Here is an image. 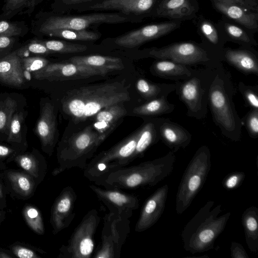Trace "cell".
<instances>
[{
	"label": "cell",
	"instance_id": "cell-26",
	"mask_svg": "<svg viewBox=\"0 0 258 258\" xmlns=\"http://www.w3.org/2000/svg\"><path fill=\"white\" fill-rule=\"evenodd\" d=\"M26 173L32 176L38 184L44 179L47 170L44 157L37 151L20 152L12 159Z\"/></svg>",
	"mask_w": 258,
	"mask_h": 258
},
{
	"label": "cell",
	"instance_id": "cell-19",
	"mask_svg": "<svg viewBox=\"0 0 258 258\" xmlns=\"http://www.w3.org/2000/svg\"><path fill=\"white\" fill-rule=\"evenodd\" d=\"M169 187L165 184L158 188L143 205L135 230L140 232L153 226L162 215L165 207Z\"/></svg>",
	"mask_w": 258,
	"mask_h": 258
},
{
	"label": "cell",
	"instance_id": "cell-39",
	"mask_svg": "<svg viewBox=\"0 0 258 258\" xmlns=\"http://www.w3.org/2000/svg\"><path fill=\"white\" fill-rule=\"evenodd\" d=\"M40 41L51 52L70 53L83 52L87 49V46L73 43L64 41L50 40Z\"/></svg>",
	"mask_w": 258,
	"mask_h": 258
},
{
	"label": "cell",
	"instance_id": "cell-17",
	"mask_svg": "<svg viewBox=\"0 0 258 258\" xmlns=\"http://www.w3.org/2000/svg\"><path fill=\"white\" fill-rule=\"evenodd\" d=\"M89 187L110 212L130 218L139 207V200L136 196L120 189L102 188L96 184L90 185Z\"/></svg>",
	"mask_w": 258,
	"mask_h": 258
},
{
	"label": "cell",
	"instance_id": "cell-38",
	"mask_svg": "<svg viewBox=\"0 0 258 258\" xmlns=\"http://www.w3.org/2000/svg\"><path fill=\"white\" fill-rule=\"evenodd\" d=\"M18 107L17 101L11 97H8L0 100V134L7 137L10 124Z\"/></svg>",
	"mask_w": 258,
	"mask_h": 258
},
{
	"label": "cell",
	"instance_id": "cell-11",
	"mask_svg": "<svg viewBox=\"0 0 258 258\" xmlns=\"http://www.w3.org/2000/svg\"><path fill=\"white\" fill-rule=\"evenodd\" d=\"M149 56L159 59H167L185 64L209 62L217 58L201 43L194 41L175 42L161 47H153L147 50Z\"/></svg>",
	"mask_w": 258,
	"mask_h": 258
},
{
	"label": "cell",
	"instance_id": "cell-49",
	"mask_svg": "<svg viewBox=\"0 0 258 258\" xmlns=\"http://www.w3.org/2000/svg\"><path fill=\"white\" fill-rule=\"evenodd\" d=\"M231 255L233 258H248L243 246L239 243L232 242L231 247Z\"/></svg>",
	"mask_w": 258,
	"mask_h": 258
},
{
	"label": "cell",
	"instance_id": "cell-13",
	"mask_svg": "<svg viewBox=\"0 0 258 258\" xmlns=\"http://www.w3.org/2000/svg\"><path fill=\"white\" fill-rule=\"evenodd\" d=\"M108 72L102 69L73 63H49L43 69L32 74L35 79L63 80L104 76Z\"/></svg>",
	"mask_w": 258,
	"mask_h": 258
},
{
	"label": "cell",
	"instance_id": "cell-21",
	"mask_svg": "<svg viewBox=\"0 0 258 258\" xmlns=\"http://www.w3.org/2000/svg\"><path fill=\"white\" fill-rule=\"evenodd\" d=\"M35 132L40 141L42 150L50 156L57 141L56 115L54 106L50 103L46 102L41 107Z\"/></svg>",
	"mask_w": 258,
	"mask_h": 258
},
{
	"label": "cell",
	"instance_id": "cell-24",
	"mask_svg": "<svg viewBox=\"0 0 258 258\" xmlns=\"http://www.w3.org/2000/svg\"><path fill=\"white\" fill-rule=\"evenodd\" d=\"M252 47L241 46L239 48H225L222 58L245 73L258 74L256 53Z\"/></svg>",
	"mask_w": 258,
	"mask_h": 258
},
{
	"label": "cell",
	"instance_id": "cell-27",
	"mask_svg": "<svg viewBox=\"0 0 258 258\" xmlns=\"http://www.w3.org/2000/svg\"><path fill=\"white\" fill-rule=\"evenodd\" d=\"M159 133L164 144L173 152L180 148H185L191 140V136L186 130L170 121H163L159 127Z\"/></svg>",
	"mask_w": 258,
	"mask_h": 258
},
{
	"label": "cell",
	"instance_id": "cell-32",
	"mask_svg": "<svg viewBox=\"0 0 258 258\" xmlns=\"http://www.w3.org/2000/svg\"><path fill=\"white\" fill-rule=\"evenodd\" d=\"M242 224L245 241L249 249L258 253V209L255 206L247 208L242 215Z\"/></svg>",
	"mask_w": 258,
	"mask_h": 258
},
{
	"label": "cell",
	"instance_id": "cell-37",
	"mask_svg": "<svg viewBox=\"0 0 258 258\" xmlns=\"http://www.w3.org/2000/svg\"><path fill=\"white\" fill-rule=\"evenodd\" d=\"M174 85H161L154 84L149 82L144 79L138 80L137 82V88L139 92L145 98H157L162 96H165L174 88H176Z\"/></svg>",
	"mask_w": 258,
	"mask_h": 258
},
{
	"label": "cell",
	"instance_id": "cell-8",
	"mask_svg": "<svg viewBox=\"0 0 258 258\" xmlns=\"http://www.w3.org/2000/svg\"><path fill=\"white\" fill-rule=\"evenodd\" d=\"M208 100L214 119L224 132V134L234 141L240 137V122L231 106L230 98L226 90L224 81L217 75L211 83L208 93Z\"/></svg>",
	"mask_w": 258,
	"mask_h": 258
},
{
	"label": "cell",
	"instance_id": "cell-30",
	"mask_svg": "<svg viewBox=\"0 0 258 258\" xmlns=\"http://www.w3.org/2000/svg\"><path fill=\"white\" fill-rule=\"evenodd\" d=\"M27 112H16L10 122L6 142L14 147L23 152L27 148L26 135L27 127L25 123Z\"/></svg>",
	"mask_w": 258,
	"mask_h": 258
},
{
	"label": "cell",
	"instance_id": "cell-52",
	"mask_svg": "<svg viewBox=\"0 0 258 258\" xmlns=\"http://www.w3.org/2000/svg\"><path fill=\"white\" fill-rule=\"evenodd\" d=\"M248 8L258 11V0H237Z\"/></svg>",
	"mask_w": 258,
	"mask_h": 258
},
{
	"label": "cell",
	"instance_id": "cell-45",
	"mask_svg": "<svg viewBox=\"0 0 258 258\" xmlns=\"http://www.w3.org/2000/svg\"><path fill=\"white\" fill-rule=\"evenodd\" d=\"M246 124L249 135L252 138H256L258 135L257 109H253L247 115Z\"/></svg>",
	"mask_w": 258,
	"mask_h": 258
},
{
	"label": "cell",
	"instance_id": "cell-22",
	"mask_svg": "<svg viewBox=\"0 0 258 258\" xmlns=\"http://www.w3.org/2000/svg\"><path fill=\"white\" fill-rule=\"evenodd\" d=\"M199 10L198 0H161L154 17L170 20H193Z\"/></svg>",
	"mask_w": 258,
	"mask_h": 258
},
{
	"label": "cell",
	"instance_id": "cell-5",
	"mask_svg": "<svg viewBox=\"0 0 258 258\" xmlns=\"http://www.w3.org/2000/svg\"><path fill=\"white\" fill-rule=\"evenodd\" d=\"M139 132L95 156L84 169V176L96 185L102 186L110 173L126 166L134 160Z\"/></svg>",
	"mask_w": 258,
	"mask_h": 258
},
{
	"label": "cell",
	"instance_id": "cell-18",
	"mask_svg": "<svg viewBox=\"0 0 258 258\" xmlns=\"http://www.w3.org/2000/svg\"><path fill=\"white\" fill-rule=\"evenodd\" d=\"M213 9L222 17L234 21L254 34L258 31V11L237 0H209Z\"/></svg>",
	"mask_w": 258,
	"mask_h": 258
},
{
	"label": "cell",
	"instance_id": "cell-33",
	"mask_svg": "<svg viewBox=\"0 0 258 258\" xmlns=\"http://www.w3.org/2000/svg\"><path fill=\"white\" fill-rule=\"evenodd\" d=\"M156 74L160 77L169 79H187L192 72L184 64L167 59H160L153 65Z\"/></svg>",
	"mask_w": 258,
	"mask_h": 258
},
{
	"label": "cell",
	"instance_id": "cell-15",
	"mask_svg": "<svg viewBox=\"0 0 258 258\" xmlns=\"http://www.w3.org/2000/svg\"><path fill=\"white\" fill-rule=\"evenodd\" d=\"M161 0H103L85 7L82 11L116 10L133 15L142 20L153 17Z\"/></svg>",
	"mask_w": 258,
	"mask_h": 258
},
{
	"label": "cell",
	"instance_id": "cell-51",
	"mask_svg": "<svg viewBox=\"0 0 258 258\" xmlns=\"http://www.w3.org/2000/svg\"><path fill=\"white\" fill-rule=\"evenodd\" d=\"M13 42L14 39L12 37L0 36V50L9 47Z\"/></svg>",
	"mask_w": 258,
	"mask_h": 258
},
{
	"label": "cell",
	"instance_id": "cell-23",
	"mask_svg": "<svg viewBox=\"0 0 258 258\" xmlns=\"http://www.w3.org/2000/svg\"><path fill=\"white\" fill-rule=\"evenodd\" d=\"M26 80L22 66L21 58L16 51L0 58V82L15 88L22 87Z\"/></svg>",
	"mask_w": 258,
	"mask_h": 258
},
{
	"label": "cell",
	"instance_id": "cell-4",
	"mask_svg": "<svg viewBox=\"0 0 258 258\" xmlns=\"http://www.w3.org/2000/svg\"><path fill=\"white\" fill-rule=\"evenodd\" d=\"M107 136L94 130L91 125L61 143L57 151L58 166L53 169L52 175H57L73 168L84 170L88 160L92 158Z\"/></svg>",
	"mask_w": 258,
	"mask_h": 258
},
{
	"label": "cell",
	"instance_id": "cell-3",
	"mask_svg": "<svg viewBox=\"0 0 258 258\" xmlns=\"http://www.w3.org/2000/svg\"><path fill=\"white\" fill-rule=\"evenodd\" d=\"M175 161L174 152L170 151L163 157L122 167L110 173L102 186L119 189L154 186L171 174Z\"/></svg>",
	"mask_w": 258,
	"mask_h": 258
},
{
	"label": "cell",
	"instance_id": "cell-43",
	"mask_svg": "<svg viewBox=\"0 0 258 258\" xmlns=\"http://www.w3.org/2000/svg\"><path fill=\"white\" fill-rule=\"evenodd\" d=\"M245 174L243 172L236 171L228 174L223 179V186L227 189L238 187L243 181Z\"/></svg>",
	"mask_w": 258,
	"mask_h": 258
},
{
	"label": "cell",
	"instance_id": "cell-10",
	"mask_svg": "<svg viewBox=\"0 0 258 258\" xmlns=\"http://www.w3.org/2000/svg\"><path fill=\"white\" fill-rule=\"evenodd\" d=\"M122 13H93L84 15L55 16L48 18L41 25L40 31L44 32L56 29L86 30L92 25L119 24L128 22H141Z\"/></svg>",
	"mask_w": 258,
	"mask_h": 258
},
{
	"label": "cell",
	"instance_id": "cell-9",
	"mask_svg": "<svg viewBox=\"0 0 258 258\" xmlns=\"http://www.w3.org/2000/svg\"><path fill=\"white\" fill-rule=\"evenodd\" d=\"M129 217L110 212L104 218L101 241L94 258H118L121 247L130 232Z\"/></svg>",
	"mask_w": 258,
	"mask_h": 258
},
{
	"label": "cell",
	"instance_id": "cell-25",
	"mask_svg": "<svg viewBox=\"0 0 258 258\" xmlns=\"http://www.w3.org/2000/svg\"><path fill=\"white\" fill-rule=\"evenodd\" d=\"M217 24L227 42L245 47H253L257 45L254 33L243 26L222 16Z\"/></svg>",
	"mask_w": 258,
	"mask_h": 258
},
{
	"label": "cell",
	"instance_id": "cell-35",
	"mask_svg": "<svg viewBox=\"0 0 258 258\" xmlns=\"http://www.w3.org/2000/svg\"><path fill=\"white\" fill-rule=\"evenodd\" d=\"M44 34L50 36L75 41H94L100 37L99 33L87 30L56 29L47 31Z\"/></svg>",
	"mask_w": 258,
	"mask_h": 258
},
{
	"label": "cell",
	"instance_id": "cell-50",
	"mask_svg": "<svg viewBox=\"0 0 258 258\" xmlns=\"http://www.w3.org/2000/svg\"><path fill=\"white\" fill-rule=\"evenodd\" d=\"M29 0H8L6 5V10L8 12L14 11L26 4Z\"/></svg>",
	"mask_w": 258,
	"mask_h": 258
},
{
	"label": "cell",
	"instance_id": "cell-20",
	"mask_svg": "<svg viewBox=\"0 0 258 258\" xmlns=\"http://www.w3.org/2000/svg\"><path fill=\"white\" fill-rule=\"evenodd\" d=\"M192 21L202 40L201 43L217 58H222L227 41L217 23L202 15H197Z\"/></svg>",
	"mask_w": 258,
	"mask_h": 258
},
{
	"label": "cell",
	"instance_id": "cell-41",
	"mask_svg": "<svg viewBox=\"0 0 258 258\" xmlns=\"http://www.w3.org/2000/svg\"><path fill=\"white\" fill-rule=\"evenodd\" d=\"M22 66L26 81L31 80L32 74L43 69L49 61L40 56H28L21 58Z\"/></svg>",
	"mask_w": 258,
	"mask_h": 258
},
{
	"label": "cell",
	"instance_id": "cell-48",
	"mask_svg": "<svg viewBox=\"0 0 258 258\" xmlns=\"http://www.w3.org/2000/svg\"><path fill=\"white\" fill-rule=\"evenodd\" d=\"M246 102L253 109H258V96L256 92L252 88L240 87Z\"/></svg>",
	"mask_w": 258,
	"mask_h": 258
},
{
	"label": "cell",
	"instance_id": "cell-36",
	"mask_svg": "<svg viewBox=\"0 0 258 258\" xmlns=\"http://www.w3.org/2000/svg\"><path fill=\"white\" fill-rule=\"evenodd\" d=\"M157 139V133L154 124L152 122L146 123L139 132L135 152L134 155V160L141 158L144 156L146 150Z\"/></svg>",
	"mask_w": 258,
	"mask_h": 258
},
{
	"label": "cell",
	"instance_id": "cell-12",
	"mask_svg": "<svg viewBox=\"0 0 258 258\" xmlns=\"http://www.w3.org/2000/svg\"><path fill=\"white\" fill-rule=\"evenodd\" d=\"M181 24V21L169 20L148 24L115 38L114 42L119 46L134 48L170 33Z\"/></svg>",
	"mask_w": 258,
	"mask_h": 258
},
{
	"label": "cell",
	"instance_id": "cell-44",
	"mask_svg": "<svg viewBox=\"0 0 258 258\" xmlns=\"http://www.w3.org/2000/svg\"><path fill=\"white\" fill-rule=\"evenodd\" d=\"M23 152L13 146L0 143V166L5 165V162L12 161L18 153Z\"/></svg>",
	"mask_w": 258,
	"mask_h": 258
},
{
	"label": "cell",
	"instance_id": "cell-34",
	"mask_svg": "<svg viewBox=\"0 0 258 258\" xmlns=\"http://www.w3.org/2000/svg\"><path fill=\"white\" fill-rule=\"evenodd\" d=\"M174 107L165 96H162L135 108L133 112L141 115H157L170 113Z\"/></svg>",
	"mask_w": 258,
	"mask_h": 258
},
{
	"label": "cell",
	"instance_id": "cell-55",
	"mask_svg": "<svg viewBox=\"0 0 258 258\" xmlns=\"http://www.w3.org/2000/svg\"><path fill=\"white\" fill-rule=\"evenodd\" d=\"M1 257H12L11 255H10L8 254L7 253L3 252V251H0V258Z\"/></svg>",
	"mask_w": 258,
	"mask_h": 258
},
{
	"label": "cell",
	"instance_id": "cell-40",
	"mask_svg": "<svg viewBox=\"0 0 258 258\" xmlns=\"http://www.w3.org/2000/svg\"><path fill=\"white\" fill-rule=\"evenodd\" d=\"M24 218L28 226L36 233L42 235L44 226L41 214L36 207L28 205L23 210Z\"/></svg>",
	"mask_w": 258,
	"mask_h": 258
},
{
	"label": "cell",
	"instance_id": "cell-28",
	"mask_svg": "<svg viewBox=\"0 0 258 258\" xmlns=\"http://www.w3.org/2000/svg\"><path fill=\"white\" fill-rule=\"evenodd\" d=\"M7 186L17 197L28 198L38 185L35 179L27 173L7 171L5 174Z\"/></svg>",
	"mask_w": 258,
	"mask_h": 258
},
{
	"label": "cell",
	"instance_id": "cell-1",
	"mask_svg": "<svg viewBox=\"0 0 258 258\" xmlns=\"http://www.w3.org/2000/svg\"><path fill=\"white\" fill-rule=\"evenodd\" d=\"M130 100L128 92L119 83L83 87L67 93L62 100L63 111L73 118L84 120L102 109Z\"/></svg>",
	"mask_w": 258,
	"mask_h": 258
},
{
	"label": "cell",
	"instance_id": "cell-6",
	"mask_svg": "<svg viewBox=\"0 0 258 258\" xmlns=\"http://www.w3.org/2000/svg\"><path fill=\"white\" fill-rule=\"evenodd\" d=\"M210 149L206 146L199 148L189 161L182 176L176 196L175 209L182 214L190 206L203 186L211 169Z\"/></svg>",
	"mask_w": 258,
	"mask_h": 258
},
{
	"label": "cell",
	"instance_id": "cell-31",
	"mask_svg": "<svg viewBox=\"0 0 258 258\" xmlns=\"http://www.w3.org/2000/svg\"><path fill=\"white\" fill-rule=\"evenodd\" d=\"M69 60L73 63L100 69L108 72L124 68L121 59L116 57L99 55L77 56L70 58Z\"/></svg>",
	"mask_w": 258,
	"mask_h": 258
},
{
	"label": "cell",
	"instance_id": "cell-29",
	"mask_svg": "<svg viewBox=\"0 0 258 258\" xmlns=\"http://www.w3.org/2000/svg\"><path fill=\"white\" fill-rule=\"evenodd\" d=\"M126 113L125 109L119 104L106 107L95 115L94 126L99 133L108 135L116 121Z\"/></svg>",
	"mask_w": 258,
	"mask_h": 258
},
{
	"label": "cell",
	"instance_id": "cell-54",
	"mask_svg": "<svg viewBox=\"0 0 258 258\" xmlns=\"http://www.w3.org/2000/svg\"><path fill=\"white\" fill-rule=\"evenodd\" d=\"M95 0H61V1L66 5H75L81 3L90 2Z\"/></svg>",
	"mask_w": 258,
	"mask_h": 258
},
{
	"label": "cell",
	"instance_id": "cell-56",
	"mask_svg": "<svg viewBox=\"0 0 258 258\" xmlns=\"http://www.w3.org/2000/svg\"><path fill=\"white\" fill-rule=\"evenodd\" d=\"M4 217H5V214H4V211L2 210V209H0V225L2 223V222L4 219V218H5Z\"/></svg>",
	"mask_w": 258,
	"mask_h": 258
},
{
	"label": "cell",
	"instance_id": "cell-42",
	"mask_svg": "<svg viewBox=\"0 0 258 258\" xmlns=\"http://www.w3.org/2000/svg\"><path fill=\"white\" fill-rule=\"evenodd\" d=\"M16 51L21 58L28 57L30 54L46 55L52 53L40 40H38L32 41Z\"/></svg>",
	"mask_w": 258,
	"mask_h": 258
},
{
	"label": "cell",
	"instance_id": "cell-2",
	"mask_svg": "<svg viewBox=\"0 0 258 258\" xmlns=\"http://www.w3.org/2000/svg\"><path fill=\"white\" fill-rule=\"evenodd\" d=\"M222 206L208 201L185 225L181 233L184 249L192 254L214 248L215 240L224 230L231 213L223 214Z\"/></svg>",
	"mask_w": 258,
	"mask_h": 258
},
{
	"label": "cell",
	"instance_id": "cell-47",
	"mask_svg": "<svg viewBox=\"0 0 258 258\" xmlns=\"http://www.w3.org/2000/svg\"><path fill=\"white\" fill-rule=\"evenodd\" d=\"M13 253L19 258H38L39 255L32 249L24 246L16 245L12 246Z\"/></svg>",
	"mask_w": 258,
	"mask_h": 258
},
{
	"label": "cell",
	"instance_id": "cell-16",
	"mask_svg": "<svg viewBox=\"0 0 258 258\" xmlns=\"http://www.w3.org/2000/svg\"><path fill=\"white\" fill-rule=\"evenodd\" d=\"M77 196L71 186L63 188L52 206L50 222L53 234L68 227L75 217V204Z\"/></svg>",
	"mask_w": 258,
	"mask_h": 258
},
{
	"label": "cell",
	"instance_id": "cell-46",
	"mask_svg": "<svg viewBox=\"0 0 258 258\" xmlns=\"http://www.w3.org/2000/svg\"><path fill=\"white\" fill-rule=\"evenodd\" d=\"M21 33V29L16 25L5 21H0V36L12 37Z\"/></svg>",
	"mask_w": 258,
	"mask_h": 258
},
{
	"label": "cell",
	"instance_id": "cell-53",
	"mask_svg": "<svg viewBox=\"0 0 258 258\" xmlns=\"http://www.w3.org/2000/svg\"><path fill=\"white\" fill-rule=\"evenodd\" d=\"M6 206V196L4 189L0 183V209H2Z\"/></svg>",
	"mask_w": 258,
	"mask_h": 258
},
{
	"label": "cell",
	"instance_id": "cell-14",
	"mask_svg": "<svg viewBox=\"0 0 258 258\" xmlns=\"http://www.w3.org/2000/svg\"><path fill=\"white\" fill-rule=\"evenodd\" d=\"M201 80L192 74L178 87V94L188 109L189 116L201 118L207 112L208 93Z\"/></svg>",
	"mask_w": 258,
	"mask_h": 258
},
{
	"label": "cell",
	"instance_id": "cell-7",
	"mask_svg": "<svg viewBox=\"0 0 258 258\" xmlns=\"http://www.w3.org/2000/svg\"><path fill=\"white\" fill-rule=\"evenodd\" d=\"M100 222L97 211L95 209L89 211L74 229L67 243L59 248L58 257H91L94 250V237Z\"/></svg>",
	"mask_w": 258,
	"mask_h": 258
}]
</instances>
